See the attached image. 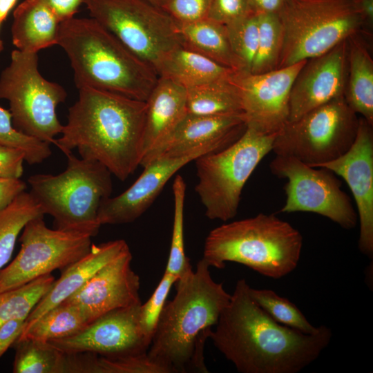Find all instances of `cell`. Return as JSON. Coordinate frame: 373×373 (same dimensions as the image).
Instances as JSON below:
<instances>
[{
  "instance_id": "obj_1",
  "label": "cell",
  "mask_w": 373,
  "mask_h": 373,
  "mask_svg": "<svg viewBox=\"0 0 373 373\" xmlns=\"http://www.w3.org/2000/svg\"><path fill=\"white\" fill-rule=\"evenodd\" d=\"M249 287L237 281L209 332L214 346L241 373H297L316 361L331 341L330 328L305 334L278 323L251 298Z\"/></svg>"
},
{
  "instance_id": "obj_2",
  "label": "cell",
  "mask_w": 373,
  "mask_h": 373,
  "mask_svg": "<svg viewBox=\"0 0 373 373\" xmlns=\"http://www.w3.org/2000/svg\"><path fill=\"white\" fill-rule=\"evenodd\" d=\"M78 90L55 144L63 153L77 149L124 181L144 156L146 102L90 87Z\"/></svg>"
},
{
  "instance_id": "obj_3",
  "label": "cell",
  "mask_w": 373,
  "mask_h": 373,
  "mask_svg": "<svg viewBox=\"0 0 373 373\" xmlns=\"http://www.w3.org/2000/svg\"><path fill=\"white\" fill-rule=\"evenodd\" d=\"M202 258L195 269L176 280V294L165 303L147 351L166 373L208 372L204 345L231 294L213 280Z\"/></svg>"
},
{
  "instance_id": "obj_4",
  "label": "cell",
  "mask_w": 373,
  "mask_h": 373,
  "mask_svg": "<svg viewBox=\"0 0 373 373\" xmlns=\"http://www.w3.org/2000/svg\"><path fill=\"white\" fill-rule=\"evenodd\" d=\"M57 45L66 52L77 88L90 87L146 102L155 70L92 17L60 23Z\"/></svg>"
},
{
  "instance_id": "obj_5",
  "label": "cell",
  "mask_w": 373,
  "mask_h": 373,
  "mask_svg": "<svg viewBox=\"0 0 373 373\" xmlns=\"http://www.w3.org/2000/svg\"><path fill=\"white\" fill-rule=\"evenodd\" d=\"M302 247L299 231L274 214L261 213L211 230L202 258L209 267L222 269L225 262H233L278 279L296 268Z\"/></svg>"
},
{
  "instance_id": "obj_6",
  "label": "cell",
  "mask_w": 373,
  "mask_h": 373,
  "mask_svg": "<svg viewBox=\"0 0 373 373\" xmlns=\"http://www.w3.org/2000/svg\"><path fill=\"white\" fill-rule=\"evenodd\" d=\"M65 171L57 175L30 176V193L44 214L54 219L55 229L95 236L101 227L98 210L113 189L111 173L100 162L78 158L72 151Z\"/></svg>"
},
{
  "instance_id": "obj_7",
  "label": "cell",
  "mask_w": 373,
  "mask_h": 373,
  "mask_svg": "<svg viewBox=\"0 0 373 373\" xmlns=\"http://www.w3.org/2000/svg\"><path fill=\"white\" fill-rule=\"evenodd\" d=\"M278 15L283 41L277 68L320 56L364 28L354 0H285Z\"/></svg>"
},
{
  "instance_id": "obj_8",
  "label": "cell",
  "mask_w": 373,
  "mask_h": 373,
  "mask_svg": "<svg viewBox=\"0 0 373 373\" xmlns=\"http://www.w3.org/2000/svg\"><path fill=\"white\" fill-rule=\"evenodd\" d=\"M276 134L250 126L233 143L197 157L196 193L211 220L228 221L237 214L242 189L262 158L272 149Z\"/></svg>"
},
{
  "instance_id": "obj_9",
  "label": "cell",
  "mask_w": 373,
  "mask_h": 373,
  "mask_svg": "<svg viewBox=\"0 0 373 373\" xmlns=\"http://www.w3.org/2000/svg\"><path fill=\"white\" fill-rule=\"evenodd\" d=\"M66 90L45 79L38 68V53L17 49L0 75V99H6L14 127L20 132L46 142L55 144L63 125L56 113L65 101Z\"/></svg>"
},
{
  "instance_id": "obj_10",
  "label": "cell",
  "mask_w": 373,
  "mask_h": 373,
  "mask_svg": "<svg viewBox=\"0 0 373 373\" xmlns=\"http://www.w3.org/2000/svg\"><path fill=\"white\" fill-rule=\"evenodd\" d=\"M357 114L345 96L336 98L287 122L276 134L271 151L319 167L345 154L353 144L358 126Z\"/></svg>"
},
{
  "instance_id": "obj_11",
  "label": "cell",
  "mask_w": 373,
  "mask_h": 373,
  "mask_svg": "<svg viewBox=\"0 0 373 373\" xmlns=\"http://www.w3.org/2000/svg\"><path fill=\"white\" fill-rule=\"evenodd\" d=\"M84 3L90 17L157 75L166 57L180 46L175 22L148 0H84Z\"/></svg>"
},
{
  "instance_id": "obj_12",
  "label": "cell",
  "mask_w": 373,
  "mask_h": 373,
  "mask_svg": "<svg viewBox=\"0 0 373 373\" xmlns=\"http://www.w3.org/2000/svg\"><path fill=\"white\" fill-rule=\"evenodd\" d=\"M91 238L81 232L50 229L44 216L31 220L22 230L18 254L0 270V292L23 286L56 269L64 270L89 252Z\"/></svg>"
},
{
  "instance_id": "obj_13",
  "label": "cell",
  "mask_w": 373,
  "mask_h": 373,
  "mask_svg": "<svg viewBox=\"0 0 373 373\" xmlns=\"http://www.w3.org/2000/svg\"><path fill=\"white\" fill-rule=\"evenodd\" d=\"M274 175L287 180L283 213L312 212L327 218L345 229L354 228L358 215L349 196L341 189L335 173L312 167L298 160L278 155L270 162Z\"/></svg>"
},
{
  "instance_id": "obj_14",
  "label": "cell",
  "mask_w": 373,
  "mask_h": 373,
  "mask_svg": "<svg viewBox=\"0 0 373 373\" xmlns=\"http://www.w3.org/2000/svg\"><path fill=\"white\" fill-rule=\"evenodd\" d=\"M307 60L260 74L236 73L230 79L240 97L246 125L277 134L288 121L293 83Z\"/></svg>"
},
{
  "instance_id": "obj_15",
  "label": "cell",
  "mask_w": 373,
  "mask_h": 373,
  "mask_svg": "<svg viewBox=\"0 0 373 373\" xmlns=\"http://www.w3.org/2000/svg\"><path fill=\"white\" fill-rule=\"evenodd\" d=\"M141 304L110 311L75 335L46 342L64 354L88 352L108 356L146 354L150 341L140 322Z\"/></svg>"
},
{
  "instance_id": "obj_16",
  "label": "cell",
  "mask_w": 373,
  "mask_h": 373,
  "mask_svg": "<svg viewBox=\"0 0 373 373\" xmlns=\"http://www.w3.org/2000/svg\"><path fill=\"white\" fill-rule=\"evenodd\" d=\"M359 117L355 140L338 158L321 165L343 178L350 187L357 207L359 220L358 249L373 256V130Z\"/></svg>"
},
{
  "instance_id": "obj_17",
  "label": "cell",
  "mask_w": 373,
  "mask_h": 373,
  "mask_svg": "<svg viewBox=\"0 0 373 373\" xmlns=\"http://www.w3.org/2000/svg\"><path fill=\"white\" fill-rule=\"evenodd\" d=\"M213 151L217 150L204 147L181 155L160 157L148 163L129 188L101 203L98 210L99 222L102 225L135 221L149 209L166 183L180 169L199 156Z\"/></svg>"
},
{
  "instance_id": "obj_18",
  "label": "cell",
  "mask_w": 373,
  "mask_h": 373,
  "mask_svg": "<svg viewBox=\"0 0 373 373\" xmlns=\"http://www.w3.org/2000/svg\"><path fill=\"white\" fill-rule=\"evenodd\" d=\"M347 76V39L309 59L297 75L289 95L287 122L344 96Z\"/></svg>"
},
{
  "instance_id": "obj_19",
  "label": "cell",
  "mask_w": 373,
  "mask_h": 373,
  "mask_svg": "<svg viewBox=\"0 0 373 373\" xmlns=\"http://www.w3.org/2000/svg\"><path fill=\"white\" fill-rule=\"evenodd\" d=\"M130 248L101 267L64 303L79 307L91 321L115 309L141 304L140 277Z\"/></svg>"
},
{
  "instance_id": "obj_20",
  "label": "cell",
  "mask_w": 373,
  "mask_h": 373,
  "mask_svg": "<svg viewBox=\"0 0 373 373\" xmlns=\"http://www.w3.org/2000/svg\"><path fill=\"white\" fill-rule=\"evenodd\" d=\"M247 127L243 114L197 115L184 117L171 134L155 149L146 155L144 166L163 156H177L204 148L222 149L235 142Z\"/></svg>"
},
{
  "instance_id": "obj_21",
  "label": "cell",
  "mask_w": 373,
  "mask_h": 373,
  "mask_svg": "<svg viewBox=\"0 0 373 373\" xmlns=\"http://www.w3.org/2000/svg\"><path fill=\"white\" fill-rule=\"evenodd\" d=\"M128 248L126 242L122 239L92 244L87 254L61 271L59 278L55 280L29 314L20 336L44 314L80 289L101 267Z\"/></svg>"
},
{
  "instance_id": "obj_22",
  "label": "cell",
  "mask_w": 373,
  "mask_h": 373,
  "mask_svg": "<svg viewBox=\"0 0 373 373\" xmlns=\"http://www.w3.org/2000/svg\"><path fill=\"white\" fill-rule=\"evenodd\" d=\"M145 102L143 157L157 147L186 115V89L169 78L159 77Z\"/></svg>"
},
{
  "instance_id": "obj_23",
  "label": "cell",
  "mask_w": 373,
  "mask_h": 373,
  "mask_svg": "<svg viewBox=\"0 0 373 373\" xmlns=\"http://www.w3.org/2000/svg\"><path fill=\"white\" fill-rule=\"evenodd\" d=\"M60 23L41 0H24L13 12L12 44L17 50L38 53L57 45Z\"/></svg>"
},
{
  "instance_id": "obj_24",
  "label": "cell",
  "mask_w": 373,
  "mask_h": 373,
  "mask_svg": "<svg viewBox=\"0 0 373 373\" xmlns=\"http://www.w3.org/2000/svg\"><path fill=\"white\" fill-rule=\"evenodd\" d=\"M344 96L348 106L373 125V60L358 34L347 39V76Z\"/></svg>"
},
{
  "instance_id": "obj_25",
  "label": "cell",
  "mask_w": 373,
  "mask_h": 373,
  "mask_svg": "<svg viewBox=\"0 0 373 373\" xmlns=\"http://www.w3.org/2000/svg\"><path fill=\"white\" fill-rule=\"evenodd\" d=\"M236 72L181 46L163 61L158 75L169 78L185 88L228 81Z\"/></svg>"
},
{
  "instance_id": "obj_26",
  "label": "cell",
  "mask_w": 373,
  "mask_h": 373,
  "mask_svg": "<svg viewBox=\"0 0 373 373\" xmlns=\"http://www.w3.org/2000/svg\"><path fill=\"white\" fill-rule=\"evenodd\" d=\"M176 32L181 46L238 73L225 26L206 18L188 23H176Z\"/></svg>"
},
{
  "instance_id": "obj_27",
  "label": "cell",
  "mask_w": 373,
  "mask_h": 373,
  "mask_svg": "<svg viewBox=\"0 0 373 373\" xmlns=\"http://www.w3.org/2000/svg\"><path fill=\"white\" fill-rule=\"evenodd\" d=\"M63 373H166L147 353L108 356L84 352L64 354Z\"/></svg>"
},
{
  "instance_id": "obj_28",
  "label": "cell",
  "mask_w": 373,
  "mask_h": 373,
  "mask_svg": "<svg viewBox=\"0 0 373 373\" xmlns=\"http://www.w3.org/2000/svg\"><path fill=\"white\" fill-rule=\"evenodd\" d=\"M185 89L188 114L209 116L243 114L240 97L230 79Z\"/></svg>"
},
{
  "instance_id": "obj_29",
  "label": "cell",
  "mask_w": 373,
  "mask_h": 373,
  "mask_svg": "<svg viewBox=\"0 0 373 373\" xmlns=\"http://www.w3.org/2000/svg\"><path fill=\"white\" fill-rule=\"evenodd\" d=\"M91 322L79 307L62 302L44 314L17 341L30 338L46 342L62 338L79 333Z\"/></svg>"
},
{
  "instance_id": "obj_30",
  "label": "cell",
  "mask_w": 373,
  "mask_h": 373,
  "mask_svg": "<svg viewBox=\"0 0 373 373\" xmlns=\"http://www.w3.org/2000/svg\"><path fill=\"white\" fill-rule=\"evenodd\" d=\"M44 215L37 202L26 191L0 211V270L10 260L17 239L25 225Z\"/></svg>"
},
{
  "instance_id": "obj_31",
  "label": "cell",
  "mask_w": 373,
  "mask_h": 373,
  "mask_svg": "<svg viewBox=\"0 0 373 373\" xmlns=\"http://www.w3.org/2000/svg\"><path fill=\"white\" fill-rule=\"evenodd\" d=\"M12 372L62 373L64 354L48 342L24 338L17 341Z\"/></svg>"
},
{
  "instance_id": "obj_32",
  "label": "cell",
  "mask_w": 373,
  "mask_h": 373,
  "mask_svg": "<svg viewBox=\"0 0 373 373\" xmlns=\"http://www.w3.org/2000/svg\"><path fill=\"white\" fill-rule=\"evenodd\" d=\"M55 280L54 276L50 274L19 287L0 292V326L12 318L26 320Z\"/></svg>"
},
{
  "instance_id": "obj_33",
  "label": "cell",
  "mask_w": 373,
  "mask_h": 373,
  "mask_svg": "<svg viewBox=\"0 0 373 373\" xmlns=\"http://www.w3.org/2000/svg\"><path fill=\"white\" fill-rule=\"evenodd\" d=\"M257 15V14H256ZM258 41L251 73L260 74L277 68L283 41L278 14H258Z\"/></svg>"
},
{
  "instance_id": "obj_34",
  "label": "cell",
  "mask_w": 373,
  "mask_h": 373,
  "mask_svg": "<svg viewBox=\"0 0 373 373\" xmlns=\"http://www.w3.org/2000/svg\"><path fill=\"white\" fill-rule=\"evenodd\" d=\"M249 294L256 303L278 323L305 334L318 331V327L312 325L293 303L274 291L249 287Z\"/></svg>"
},
{
  "instance_id": "obj_35",
  "label": "cell",
  "mask_w": 373,
  "mask_h": 373,
  "mask_svg": "<svg viewBox=\"0 0 373 373\" xmlns=\"http://www.w3.org/2000/svg\"><path fill=\"white\" fill-rule=\"evenodd\" d=\"M174 213L170 251L164 273L178 279L192 270L184 251V208L186 184L183 178L177 175L173 183Z\"/></svg>"
},
{
  "instance_id": "obj_36",
  "label": "cell",
  "mask_w": 373,
  "mask_h": 373,
  "mask_svg": "<svg viewBox=\"0 0 373 373\" xmlns=\"http://www.w3.org/2000/svg\"><path fill=\"white\" fill-rule=\"evenodd\" d=\"M225 28L238 73H251L258 41V15L251 12Z\"/></svg>"
},
{
  "instance_id": "obj_37",
  "label": "cell",
  "mask_w": 373,
  "mask_h": 373,
  "mask_svg": "<svg viewBox=\"0 0 373 373\" xmlns=\"http://www.w3.org/2000/svg\"><path fill=\"white\" fill-rule=\"evenodd\" d=\"M0 143L22 150L30 165L40 164L52 154L50 144L16 129L9 110L0 106Z\"/></svg>"
},
{
  "instance_id": "obj_38",
  "label": "cell",
  "mask_w": 373,
  "mask_h": 373,
  "mask_svg": "<svg viewBox=\"0 0 373 373\" xmlns=\"http://www.w3.org/2000/svg\"><path fill=\"white\" fill-rule=\"evenodd\" d=\"M178 278L164 273L155 291L148 300L140 305V322L146 338L151 341L157 321L166 303L169 291Z\"/></svg>"
},
{
  "instance_id": "obj_39",
  "label": "cell",
  "mask_w": 373,
  "mask_h": 373,
  "mask_svg": "<svg viewBox=\"0 0 373 373\" xmlns=\"http://www.w3.org/2000/svg\"><path fill=\"white\" fill-rule=\"evenodd\" d=\"M211 0H160L157 6L176 23H188L207 18Z\"/></svg>"
},
{
  "instance_id": "obj_40",
  "label": "cell",
  "mask_w": 373,
  "mask_h": 373,
  "mask_svg": "<svg viewBox=\"0 0 373 373\" xmlns=\"http://www.w3.org/2000/svg\"><path fill=\"white\" fill-rule=\"evenodd\" d=\"M251 12L248 0H211L207 18L227 26Z\"/></svg>"
},
{
  "instance_id": "obj_41",
  "label": "cell",
  "mask_w": 373,
  "mask_h": 373,
  "mask_svg": "<svg viewBox=\"0 0 373 373\" xmlns=\"http://www.w3.org/2000/svg\"><path fill=\"white\" fill-rule=\"evenodd\" d=\"M24 161L22 150L0 143V178H20Z\"/></svg>"
},
{
  "instance_id": "obj_42",
  "label": "cell",
  "mask_w": 373,
  "mask_h": 373,
  "mask_svg": "<svg viewBox=\"0 0 373 373\" xmlns=\"http://www.w3.org/2000/svg\"><path fill=\"white\" fill-rule=\"evenodd\" d=\"M26 319L16 318L9 320L0 326V358L12 347L21 335Z\"/></svg>"
},
{
  "instance_id": "obj_43",
  "label": "cell",
  "mask_w": 373,
  "mask_h": 373,
  "mask_svg": "<svg viewBox=\"0 0 373 373\" xmlns=\"http://www.w3.org/2000/svg\"><path fill=\"white\" fill-rule=\"evenodd\" d=\"M26 189V182L20 178H0V211Z\"/></svg>"
},
{
  "instance_id": "obj_44",
  "label": "cell",
  "mask_w": 373,
  "mask_h": 373,
  "mask_svg": "<svg viewBox=\"0 0 373 373\" xmlns=\"http://www.w3.org/2000/svg\"><path fill=\"white\" fill-rule=\"evenodd\" d=\"M55 13L60 22L75 17L84 0H41Z\"/></svg>"
},
{
  "instance_id": "obj_45",
  "label": "cell",
  "mask_w": 373,
  "mask_h": 373,
  "mask_svg": "<svg viewBox=\"0 0 373 373\" xmlns=\"http://www.w3.org/2000/svg\"><path fill=\"white\" fill-rule=\"evenodd\" d=\"M285 0H248L251 10L258 15L262 13L278 14Z\"/></svg>"
},
{
  "instance_id": "obj_46",
  "label": "cell",
  "mask_w": 373,
  "mask_h": 373,
  "mask_svg": "<svg viewBox=\"0 0 373 373\" xmlns=\"http://www.w3.org/2000/svg\"><path fill=\"white\" fill-rule=\"evenodd\" d=\"M362 17L364 27L369 30L373 26V0H354Z\"/></svg>"
},
{
  "instance_id": "obj_47",
  "label": "cell",
  "mask_w": 373,
  "mask_h": 373,
  "mask_svg": "<svg viewBox=\"0 0 373 373\" xmlns=\"http://www.w3.org/2000/svg\"><path fill=\"white\" fill-rule=\"evenodd\" d=\"M17 0H0V23H3Z\"/></svg>"
},
{
  "instance_id": "obj_48",
  "label": "cell",
  "mask_w": 373,
  "mask_h": 373,
  "mask_svg": "<svg viewBox=\"0 0 373 373\" xmlns=\"http://www.w3.org/2000/svg\"><path fill=\"white\" fill-rule=\"evenodd\" d=\"M1 25V23H0ZM3 41L2 40L0 39V53L1 52V51L3 50Z\"/></svg>"
},
{
  "instance_id": "obj_49",
  "label": "cell",
  "mask_w": 373,
  "mask_h": 373,
  "mask_svg": "<svg viewBox=\"0 0 373 373\" xmlns=\"http://www.w3.org/2000/svg\"><path fill=\"white\" fill-rule=\"evenodd\" d=\"M148 1H150V2H151V3H153V4H155V5L157 6V3H158V1H159L160 0H148Z\"/></svg>"
}]
</instances>
